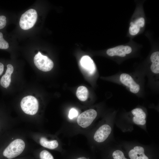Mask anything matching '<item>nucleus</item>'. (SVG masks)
I'll list each match as a JSON object with an SVG mask.
<instances>
[{
	"label": "nucleus",
	"instance_id": "ddd939ff",
	"mask_svg": "<svg viewBox=\"0 0 159 159\" xmlns=\"http://www.w3.org/2000/svg\"><path fill=\"white\" fill-rule=\"evenodd\" d=\"M145 24V19L141 17L136 20L134 22H131L129 27L130 34L132 35L137 34L139 32L141 27H143Z\"/></svg>",
	"mask_w": 159,
	"mask_h": 159
},
{
	"label": "nucleus",
	"instance_id": "5701e85b",
	"mask_svg": "<svg viewBox=\"0 0 159 159\" xmlns=\"http://www.w3.org/2000/svg\"><path fill=\"white\" fill-rule=\"evenodd\" d=\"M77 159H88L85 157H81L78 158Z\"/></svg>",
	"mask_w": 159,
	"mask_h": 159
},
{
	"label": "nucleus",
	"instance_id": "412c9836",
	"mask_svg": "<svg viewBox=\"0 0 159 159\" xmlns=\"http://www.w3.org/2000/svg\"><path fill=\"white\" fill-rule=\"evenodd\" d=\"M6 18L4 16H0V29H3L6 26Z\"/></svg>",
	"mask_w": 159,
	"mask_h": 159
},
{
	"label": "nucleus",
	"instance_id": "9d476101",
	"mask_svg": "<svg viewBox=\"0 0 159 159\" xmlns=\"http://www.w3.org/2000/svg\"><path fill=\"white\" fill-rule=\"evenodd\" d=\"M131 112L134 116L133 121L135 123L141 125H144L146 123V114L142 109L136 108L133 109Z\"/></svg>",
	"mask_w": 159,
	"mask_h": 159
},
{
	"label": "nucleus",
	"instance_id": "f03ea898",
	"mask_svg": "<svg viewBox=\"0 0 159 159\" xmlns=\"http://www.w3.org/2000/svg\"><path fill=\"white\" fill-rule=\"evenodd\" d=\"M37 17V14L35 10L32 9L28 10L21 15L20 18V27L25 30L32 28L36 23Z\"/></svg>",
	"mask_w": 159,
	"mask_h": 159
},
{
	"label": "nucleus",
	"instance_id": "0eeeda50",
	"mask_svg": "<svg viewBox=\"0 0 159 159\" xmlns=\"http://www.w3.org/2000/svg\"><path fill=\"white\" fill-rule=\"evenodd\" d=\"M111 130V128L109 125H102L95 132L94 136V140L98 143L104 141L110 134Z\"/></svg>",
	"mask_w": 159,
	"mask_h": 159
},
{
	"label": "nucleus",
	"instance_id": "a211bd4d",
	"mask_svg": "<svg viewBox=\"0 0 159 159\" xmlns=\"http://www.w3.org/2000/svg\"><path fill=\"white\" fill-rule=\"evenodd\" d=\"M3 34L0 32V49H6L9 47L8 43L3 38Z\"/></svg>",
	"mask_w": 159,
	"mask_h": 159
},
{
	"label": "nucleus",
	"instance_id": "aec40b11",
	"mask_svg": "<svg viewBox=\"0 0 159 159\" xmlns=\"http://www.w3.org/2000/svg\"><path fill=\"white\" fill-rule=\"evenodd\" d=\"M78 115V112L74 108H71L69 111L68 117L70 119H72Z\"/></svg>",
	"mask_w": 159,
	"mask_h": 159
},
{
	"label": "nucleus",
	"instance_id": "9b49d317",
	"mask_svg": "<svg viewBox=\"0 0 159 159\" xmlns=\"http://www.w3.org/2000/svg\"><path fill=\"white\" fill-rule=\"evenodd\" d=\"M7 69L5 74L0 79V85L4 88H7L11 82V76L14 71L12 65L9 64L7 65Z\"/></svg>",
	"mask_w": 159,
	"mask_h": 159
},
{
	"label": "nucleus",
	"instance_id": "423d86ee",
	"mask_svg": "<svg viewBox=\"0 0 159 159\" xmlns=\"http://www.w3.org/2000/svg\"><path fill=\"white\" fill-rule=\"evenodd\" d=\"M120 80L123 84L129 89L131 92L136 94L139 92L140 85L134 81L130 75L125 73H122L120 75Z\"/></svg>",
	"mask_w": 159,
	"mask_h": 159
},
{
	"label": "nucleus",
	"instance_id": "f8f14e48",
	"mask_svg": "<svg viewBox=\"0 0 159 159\" xmlns=\"http://www.w3.org/2000/svg\"><path fill=\"white\" fill-rule=\"evenodd\" d=\"M130 159H149L144 153V150L142 147L137 146L130 150L128 153Z\"/></svg>",
	"mask_w": 159,
	"mask_h": 159
},
{
	"label": "nucleus",
	"instance_id": "f3484780",
	"mask_svg": "<svg viewBox=\"0 0 159 159\" xmlns=\"http://www.w3.org/2000/svg\"><path fill=\"white\" fill-rule=\"evenodd\" d=\"M40 159H54L52 155L48 151L43 150L39 154Z\"/></svg>",
	"mask_w": 159,
	"mask_h": 159
},
{
	"label": "nucleus",
	"instance_id": "4468645a",
	"mask_svg": "<svg viewBox=\"0 0 159 159\" xmlns=\"http://www.w3.org/2000/svg\"><path fill=\"white\" fill-rule=\"evenodd\" d=\"M152 64L150 66L151 71L154 74L159 73V52H156L153 53L150 57Z\"/></svg>",
	"mask_w": 159,
	"mask_h": 159
},
{
	"label": "nucleus",
	"instance_id": "f257e3e1",
	"mask_svg": "<svg viewBox=\"0 0 159 159\" xmlns=\"http://www.w3.org/2000/svg\"><path fill=\"white\" fill-rule=\"evenodd\" d=\"M25 144L21 139H17L12 141L4 150L3 155L8 159L15 158L21 154L24 150Z\"/></svg>",
	"mask_w": 159,
	"mask_h": 159
},
{
	"label": "nucleus",
	"instance_id": "dca6fc26",
	"mask_svg": "<svg viewBox=\"0 0 159 159\" xmlns=\"http://www.w3.org/2000/svg\"><path fill=\"white\" fill-rule=\"evenodd\" d=\"M88 93V91L87 87L84 86H81L77 88L76 95L80 100L85 101L87 99Z\"/></svg>",
	"mask_w": 159,
	"mask_h": 159
},
{
	"label": "nucleus",
	"instance_id": "7ed1b4c3",
	"mask_svg": "<svg viewBox=\"0 0 159 159\" xmlns=\"http://www.w3.org/2000/svg\"><path fill=\"white\" fill-rule=\"evenodd\" d=\"M21 107L23 111L26 114L33 115L38 110V102L34 97L29 95L24 97L20 103Z\"/></svg>",
	"mask_w": 159,
	"mask_h": 159
},
{
	"label": "nucleus",
	"instance_id": "1a4fd4ad",
	"mask_svg": "<svg viewBox=\"0 0 159 159\" xmlns=\"http://www.w3.org/2000/svg\"><path fill=\"white\" fill-rule=\"evenodd\" d=\"M82 67L89 74H93L95 71L96 67L92 59L89 56H83L80 61Z\"/></svg>",
	"mask_w": 159,
	"mask_h": 159
},
{
	"label": "nucleus",
	"instance_id": "4be33fe9",
	"mask_svg": "<svg viewBox=\"0 0 159 159\" xmlns=\"http://www.w3.org/2000/svg\"><path fill=\"white\" fill-rule=\"evenodd\" d=\"M4 70V65L1 62H0V76L3 73Z\"/></svg>",
	"mask_w": 159,
	"mask_h": 159
},
{
	"label": "nucleus",
	"instance_id": "39448f33",
	"mask_svg": "<svg viewBox=\"0 0 159 159\" xmlns=\"http://www.w3.org/2000/svg\"><path fill=\"white\" fill-rule=\"evenodd\" d=\"M97 115L96 111L93 109H90L81 113L77 119L78 125L83 128L89 126L96 118Z\"/></svg>",
	"mask_w": 159,
	"mask_h": 159
},
{
	"label": "nucleus",
	"instance_id": "20e7f679",
	"mask_svg": "<svg viewBox=\"0 0 159 159\" xmlns=\"http://www.w3.org/2000/svg\"><path fill=\"white\" fill-rule=\"evenodd\" d=\"M34 61L36 67L42 71H49L54 66L53 61L47 56L43 55L39 51L34 57Z\"/></svg>",
	"mask_w": 159,
	"mask_h": 159
},
{
	"label": "nucleus",
	"instance_id": "6ab92c4d",
	"mask_svg": "<svg viewBox=\"0 0 159 159\" xmlns=\"http://www.w3.org/2000/svg\"><path fill=\"white\" fill-rule=\"evenodd\" d=\"M114 159H127L125 158L123 153L121 150H117L112 153Z\"/></svg>",
	"mask_w": 159,
	"mask_h": 159
},
{
	"label": "nucleus",
	"instance_id": "2eb2a0df",
	"mask_svg": "<svg viewBox=\"0 0 159 159\" xmlns=\"http://www.w3.org/2000/svg\"><path fill=\"white\" fill-rule=\"evenodd\" d=\"M40 143L42 146L50 149H54L56 148L59 145L57 140L49 141L44 137L40 139Z\"/></svg>",
	"mask_w": 159,
	"mask_h": 159
},
{
	"label": "nucleus",
	"instance_id": "6e6552de",
	"mask_svg": "<svg viewBox=\"0 0 159 159\" xmlns=\"http://www.w3.org/2000/svg\"><path fill=\"white\" fill-rule=\"evenodd\" d=\"M132 49L130 47L121 45L108 49L106 52L110 56H117L124 57L126 54L130 53Z\"/></svg>",
	"mask_w": 159,
	"mask_h": 159
}]
</instances>
